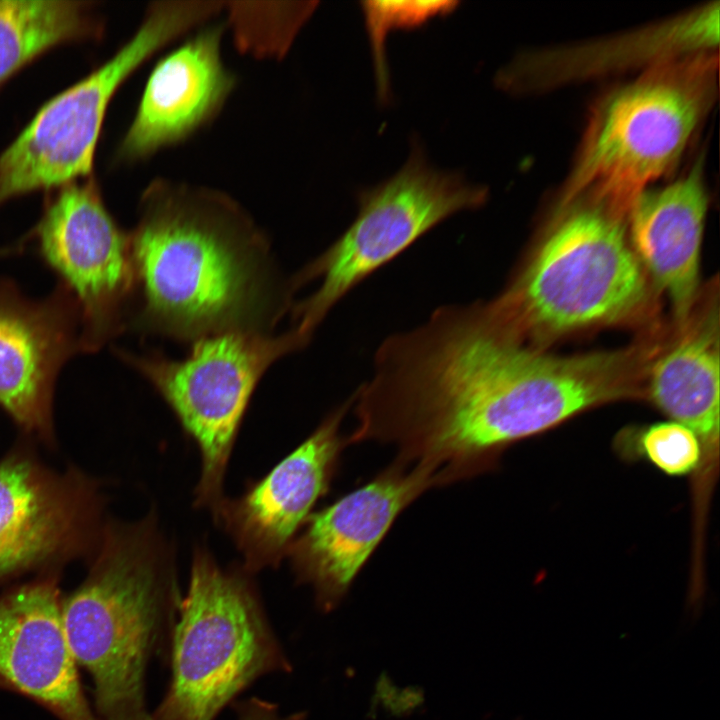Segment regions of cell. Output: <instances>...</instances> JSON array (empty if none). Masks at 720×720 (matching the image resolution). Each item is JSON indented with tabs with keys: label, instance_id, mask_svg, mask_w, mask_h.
I'll use <instances>...</instances> for the list:
<instances>
[{
	"label": "cell",
	"instance_id": "19",
	"mask_svg": "<svg viewBox=\"0 0 720 720\" xmlns=\"http://www.w3.org/2000/svg\"><path fill=\"white\" fill-rule=\"evenodd\" d=\"M317 2H227L235 42L254 56L286 53Z\"/></svg>",
	"mask_w": 720,
	"mask_h": 720
},
{
	"label": "cell",
	"instance_id": "13",
	"mask_svg": "<svg viewBox=\"0 0 720 720\" xmlns=\"http://www.w3.org/2000/svg\"><path fill=\"white\" fill-rule=\"evenodd\" d=\"M353 395L333 410L317 429L263 479L233 500H222L216 519L232 536L247 569L256 571L279 562L324 496L335 475L343 448L341 422Z\"/></svg>",
	"mask_w": 720,
	"mask_h": 720
},
{
	"label": "cell",
	"instance_id": "6",
	"mask_svg": "<svg viewBox=\"0 0 720 720\" xmlns=\"http://www.w3.org/2000/svg\"><path fill=\"white\" fill-rule=\"evenodd\" d=\"M486 198L484 187L433 168L414 144L395 175L359 193L358 213L345 232L290 279L294 292L320 282L292 304L293 327L311 340L330 310L364 279L449 216L478 208Z\"/></svg>",
	"mask_w": 720,
	"mask_h": 720
},
{
	"label": "cell",
	"instance_id": "14",
	"mask_svg": "<svg viewBox=\"0 0 720 720\" xmlns=\"http://www.w3.org/2000/svg\"><path fill=\"white\" fill-rule=\"evenodd\" d=\"M60 574L0 594V691L20 694L58 720H97L62 620Z\"/></svg>",
	"mask_w": 720,
	"mask_h": 720
},
{
	"label": "cell",
	"instance_id": "7",
	"mask_svg": "<svg viewBox=\"0 0 720 720\" xmlns=\"http://www.w3.org/2000/svg\"><path fill=\"white\" fill-rule=\"evenodd\" d=\"M309 342L292 327L278 335L234 331L204 337L193 342L184 359L156 351H118L159 392L197 443L202 463L199 505L215 510L223 500L233 442L260 379L273 363Z\"/></svg>",
	"mask_w": 720,
	"mask_h": 720
},
{
	"label": "cell",
	"instance_id": "21",
	"mask_svg": "<svg viewBox=\"0 0 720 720\" xmlns=\"http://www.w3.org/2000/svg\"><path fill=\"white\" fill-rule=\"evenodd\" d=\"M366 25L376 48V63L380 84L385 89L383 45L384 35L394 28H410L428 19L452 11L453 1H366L363 2Z\"/></svg>",
	"mask_w": 720,
	"mask_h": 720
},
{
	"label": "cell",
	"instance_id": "3",
	"mask_svg": "<svg viewBox=\"0 0 720 720\" xmlns=\"http://www.w3.org/2000/svg\"><path fill=\"white\" fill-rule=\"evenodd\" d=\"M626 217L593 201L561 208L526 266L491 300L519 339L551 340L644 315L648 283L627 241Z\"/></svg>",
	"mask_w": 720,
	"mask_h": 720
},
{
	"label": "cell",
	"instance_id": "8",
	"mask_svg": "<svg viewBox=\"0 0 720 720\" xmlns=\"http://www.w3.org/2000/svg\"><path fill=\"white\" fill-rule=\"evenodd\" d=\"M203 0L153 3L133 37L99 69L46 103L0 156V202L91 171L107 106L142 62L212 17Z\"/></svg>",
	"mask_w": 720,
	"mask_h": 720
},
{
	"label": "cell",
	"instance_id": "16",
	"mask_svg": "<svg viewBox=\"0 0 720 720\" xmlns=\"http://www.w3.org/2000/svg\"><path fill=\"white\" fill-rule=\"evenodd\" d=\"M707 206L701 160L678 180L644 189L628 212L637 257L669 297L681 325L696 302Z\"/></svg>",
	"mask_w": 720,
	"mask_h": 720
},
{
	"label": "cell",
	"instance_id": "11",
	"mask_svg": "<svg viewBox=\"0 0 720 720\" xmlns=\"http://www.w3.org/2000/svg\"><path fill=\"white\" fill-rule=\"evenodd\" d=\"M445 485L433 469L389 465L365 485L312 513L288 553L316 608L335 610L400 513L426 490Z\"/></svg>",
	"mask_w": 720,
	"mask_h": 720
},
{
	"label": "cell",
	"instance_id": "5",
	"mask_svg": "<svg viewBox=\"0 0 720 720\" xmlns=\"http://www.w3.org/2000/svg\"><path fill=\"white\" fill-rule=\"evenodd\" d=\"M168 657L170 680L150 720H215L257 680L293 670L251 582L201 549Z\"/></svg>",
	"mask_w": 720,
	"mask_h": 720
},
{
	"label": "cell",
	"instance_id": "20",
	"mask_svg": "<svg viewBox=\"0 0 720 720\" xmlns=\"http://www.w3.org/2000/svg\"><path fill=\"white\" fill-rule=\"evenodd\" d=\"M634 432L633 436L622 440L623 451L646 459L669 476L699 474L703 462L702 446L688 427L669 420Z\"/></svg>",
	"mask_w": 720,
	"mask_h": 720
},
{
	"label": "cell",
	"instance_id": "17",
	"mask_svg": "<svg viewBox=\"0 0 720 720\" xmlns=\"http://www.w3.org/2000/svg\"><path fill=\"white\" fill-rule=\"evenodd\" d=\"M685 327L684 334L655 356L646 396L668 417L698 437L703 452L698 483L711 484L719 453V337L717 313Z\"/></svg>",
	"mask_w": 720,
	"mask_h": 720
},
{
	"label": "cell",
	"instance_id": "15",
	"mask_svg": "<svg viewBox=\"0 0 720 720\" xmlns=\"http://www.w3.org/2000/svg\"><path fill=\"white\" fill-rule=\"evenodd\" d=\"M222 32L219 25L205 28L155 65L122 141L123 157L178 143L220 110L235 85L221 57Z\"/></svg>",
	"mask_w": 720,
	"mask_h": 720
},
{
	"label": "cell",
	"instance_id": "4",
	"mask_svg": "<svg viewBox=\"0 0 720 720\" xmlns=\"http://www.w3.org/2000/svg\"><path fill=\"white\" fill-rule=\"evenodd\" d=\"M717 56L658 61L594 110L559 208L584 196L628 215L647 184L680 160L716 93Z\"/></svg>",
	"mask_w": 720,
	"mask_h": 720
},
{
	"label": "cell",
	"instance_id": "22",
	"mask_svg": "<svg viewBox=\"0 0 720 720\" xmlns=\"http://www.w3.org/2000/svg\"><path fill=\"white\" fill-rule=\"evenodd\" d=\"M230 707L235 720H308L306 711L283 713L278 704L259 697L238 699Z\"/></svg>",
	"mask_w": 720,
	"mask_h": 720
},
{
	"label": "cell",
	"instance_id": "1",
	"mask_svg": "<svg viewBox=\"0 0 720 720\" xmlns=\"http://www.w3.org/2000/svg\"><path fill=\"white\" fill-rule=\"evenodd\" d=\"M130 233L135 301L130 324L178 341L273 332L292 307L266 235L225 193L158 179Z\"/></svg>",
	"mask_w": 720,
	"mask_h": 720
},
{
	"label": "cell",
	"instance_id": "18",
	"mask_svg": "<svg viewBox=\"0 0 720 720\" xmlns=\"http://www.w3.org/2000/svg\"><path fill=\"white\" fill-rule=\"evenodd\" d=\"M78 1L0 0V82L48 47L87 32Z\"/></svg>",
	"mask_w": 720,
	"mask_h": 720
},
{
	"label": "cell",
	"instance_id": "2",
	"mask_svg": "<svg viewBox=\"0 0 720 720\" xmlns=\"http://www.w3.org/2000/svg\"><path fill=\"white\" fill-rule=\"evenodd\" d=\"M181 598L152 519L103 526L86 577L62 600L67 641L91 679L97 720H150L148 669L169 655Z\"/></svg>",
	"mask_w": 720,
	"mask_h": 720
},
{
	"label": "cell",
	"instance_id": "12",
	"mask_svg": "<svg viewBox=\"0 0 720 720\" xmlns=\"http://www.w3.org/2000/svg\"><path fill=\"white\" fill-rule=\"evenodd\" d=\"M81 346L78 304L61 284L42 298L0 280V407L26 433L53 440L58 374Z\"/></svg>",
	"mask_w": 720,
	"mask_h": 720
},
{
	"label": "cell",
	"instance_id": "9",
	"mask_svg": "<svg viewBox=\"0 0 720 720\" xmlns=\"http://www.w3.org/2000/svg\"><path fill=\"white\" fill-rule=\"evenodd\" d=\"M41 258L76 300L82 352L96 351L131 321L135 273L130 233L88 186H67L37 230Z\"/></svg>",
	"mask_w": 720,
	"mask_h": 720
},
{
	"label": "cell",
	"instance_id": "10",
	"mask_svg": "<svg viewBox=\"0 0 720 720\" xmlns=\"http://www.w3.org/2000/svg\"><path fill=\"white\" fill-rule=\"evenodd\" d=\"M96 482L22 450L0 461V580L94 552L102 526Z\"/></svg>",
	"mask_w": 720,
	"mask_h": 720
}]
</instances>
